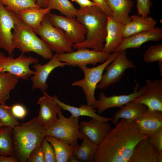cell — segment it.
Segmentation results:
<instances>
[{
    "label": "cell",
    "instance_id": "obj_1",
    "mask_svg": "<svg viewBox=\"0 0 162 162\" xmlns=\"http://www.w3.org/2000/svg\"><path fill=\"white\" fill-rule=\"evenodd\" d=\"M121 119L98 146L94 162H129L136 145L148 137L133 121Z\"/></svg>",
    "mask_w": 162,
    "mask_h": 162
},
{
    "label": "cell",
    "instance_id": "obj_2",
    "mask_svg": "<svg viewBox=\"0 0 162 162\" xmlns=\"http://www.w3.org/2000/svg\"><path fill=\"white\" fill-rule=\"evenodd\" d=\"M76 19L86 28L87 32L85 40L73 44L74 49L91 48L101 52L106 36L108 16L97 5L77 9Z\"/></svg>",
    "mask_w": 162,
    "mask_h": 162
},
{
    "label": "cell",
    "instance_id": "obj_3",
    "mask_svg": "<svg viewBox=\"0 0 162 162\" xmlns=\"http://www.w3.org/2000/svg\"><path fill=\"white\" fill-rule=\"evenodd\" d=\"M43 126L34 118L13 128L12 134L14 155L20 162H26L30 153L42 143L45 137Z\"/></svg>",
    "mask_w": 162,
    "mask_h": 162
},
{
    "label": "cell",
    "instance_id": "obj_4",
    "mask_svg": "<svg viewBox=\"0 0 162 162\" xmlns=\"http://www.w3.org/2000/svg\"><path fill=\"white\" fill-rule=\"evenodd\" d=\"M14 23L13 42L15 48L21 53L33 52L44 59L50 60L53 56L52 51L32 28L25 23L14 12L10 10Z\"/></svg>",
    "mask_w": 162,
    "mask_h": 162
},
{
    "label": "cell",
    "instance_id": "obj_5",
    "mask_svg": "<svg viewBox=\"0 0 162 162\" xmlns=\"http://www.w3.org/2000/svg\"><path fill=\"white\" fill-rule=\"evenodd\" d=\"M61 110L59 106L57 122L51 128L44 130V135L45 136L50 135L63 140L76 148L79 146L78 139L82 140L84 137L79 129V118L72 115L67 118L63 115Z\"/></svg>",
    "mask_w": 162,
    "mask_h": 162
},
{
    "label": "cell",
    "instance_id": "obj_6",
    "mask_svg": "<svg viewBox=\"0 0 162 162\" xmlns=\"http://www.w3.org/2000/svg\"><path fill=\"white\" fill-rule=\"evenodd\" d=\"M48 14L45 16L41 27L36 32L37 34L55 53L61 54L74 52L73 44L63 30L52 25Z\"/></svg>",
    "mask_w": 162,
    "mask_h": 162
},
{
    "label": "cell",
    "instance_id": "obj_7",
    "mask_svg": "<svg viewBox=\"0 0 162 162\" xmlns=\"http://www.w3.org/2000/svg\"><path fill=\"white\" fill-rule=\"evenodd\" d=\"M117 54V52H113L106 61L96 67L88 68L86 66H83L80 67L84 73V77L75 81L72 85L82 88L86 95L87 105L92 106L95 103L96 99L94 92L97 86L101 79L106 67L114 60Z\"/></svg>",
    "mask_w": 162,
    "mask_h": 162
},
{
    "label": "cell",
    "instance_id": "obj_8",
    "mask_svg": "<svg viewBox=\"0 0 162 162\" xmlns=\"http://www.w3.org/2000/svg\"><path fill=\"white\" fill-rule=\"evenodd\" d=\"M38 62V59L30 56H25L23 53L15 58L13 54L6 56L4 53L0 52V73L8 72L18 79L28 80L34 73V71L30 68V65L37 63Z\"/></svg>",
    "mask_w": 162,
    "mask_h": 162
},
{
    "label": "cell",
    "instance_id": "obj_9",
    "mask_svg": "<svg viewBox=\"0 0 162 162\" xmlns=\"http://www.w3.org/2000/svg\"><path fill=\"white\" fill-rule=\"evenodd\" d=\"M126 51L117 52L114 60L106 67V72L102 75L97 86L98 89H106L110 85L116 84L121 80L126 70L135 68L133 62L127 58Z\"/></svg>",
    "mask_w": 162,
    "mask_h": 162
},
{
    "label": "cell",
    "instance_id": "obj_10",
    "mask_svg": "<svg viewBox=\"0 0 162 162\" xmlns=\"http://www.w3.org/2000/svg\"><path fill=\"white\" fill-rule=\"evenodd\" d=\"M77 50L70 52L57 54V57L61 61L66 63V65L80 67L88 64L95 65L99 63H103L111 55L102 51L91 50L87 48Z\"/></svg>",
    "mask_w": 162,
    "mask_h": 162
},
{
    "label": "cell",
    "instance_id": "obj_11",
    "mask_svg": "<svg viewBox=\"0 0 162 162\" xmlns=\"http://www.w3.org/2000/svg\"><path fill=\"white\" fill-rule=\"evenodd\" d=\"M48 15L52 25L63 30L73 44L81 43L85 40L86 29L76 18L50 13Z\"/></svg>",
    "mask_w": 162,
    "mask_h": 162
},
{
    "label": "cell",
    "instance_id": "obj_12",
    "mask_svg": "<svg viewBox=\"0 0 162 162\" xmlns=\"http://www.w3.org/2000/svg\"><path fill=\"white\" fill-rule=\"evenodd\" d=\"M139 88V85L137 83L134 88L133 92L128 95H115L107 97L104 92H100L99 99H96L92 106L97 109L99 114L110 108H120L128 103L134 101L144 93L146 88V86L141 87L138 90Z\"/></svg>",
    "mask_w": 162,
    "mask_h": 162
},
{
    "label": "cell",
    "instance_id": "obj_13",
    "mask_svg": "<svg viewBox=\"0 0 162 162\" xmlns=\"http://www.w3.org/2000/svg\"><path fill=\"white\" fill-rule=\"evenodd\" d=\"M46 64H41L36 63L33 65L34 73L31 77L32 82V89L34 91L39 89L42 92H46L48 85L47 79L50 73L58 67H64L66 65L65 62L60 61L57 57V53H55L53 57Z\"/></svg>",
    "mask_w": 162,
    "mask_h": 162
},
{
    "label": "cell",
    "instance_id": "obj_14",
    "mask_svg": "<svg viewBox=\"0 0 162 162\" xmlns=\"http://www.w3.org/2000/svg\"><path fill=\"white\" fill-rule=\"evenodd\" d=\"M14 23L10 11L0 2V48L6 50L9 56L15 48L12 30Z\"/></svg>",
    "mask_w": 162,
    "mask_h": 162
},
{
    "label": "cell",
    "instance_id": "obj_15",
    "mask_svg": "<svg viewBox=\"0 0 162 162\" xmlns=\"http://www.w3.org/2000/svg\"><path fill=\"white\" fill-rule=\"evenodd\" d=\"M146 90L134 102L146 105L150 110L162 112V80L146 81Z\"/></svg>",
    "mask_w": 162,
    "mask_h": 162
},
{
    "label": "cell",
    "instance_id": "obj_16",
    "mask_svg": "<svg viewBox=\"0 0 162 162\" xmlns=\"http://www.w3.org/2000/svg\"><path fill=\"white\" fill-rule=\"evenodd\" d=\"M42 92L44 96L39 98L38 102L40 109L37 118L44 130H47L52 128L57 122L59 106L46 92Z\"/></svg>",
    "mask_w": 162,
    "mask_h": 162
},
{
    "label": "cell",
    "instance_id": "obj_17",
    "mask_svg": "<svg viewBox=\"0 0 162 162\" xmlns=\"http://www.w3.org/2000/svg\"><path fill=\"white\" fill-rule=\"evenodd\" d=\"M79 129L84 136L98 146L111 130L112 128L107 122L92 118L88 121L81 122Z\"/></svg>",
    "mask_w": 162,
    "mask_h": 162
},
{
    "label": "cell",
    "instance_id": "obj_18",
    "mask_svg": "<svg viewBox=\"0 0 162 162\" xmlns=\"http://www.w3.org/2000/svg\"><path fill=\"white\" fill-rule=\"evenodd\" d=\"M162 39V28L160 27H155L152 30L123 38L114 52L126 50L129 48H138L143 44L148 41H158Z\"/></svg>",
    "mask_w": 162,
    "mask_h": 162
},
{
    "label": "cell",
    "instance_id": "obj_19",
    "mask_svg": "<svg viewBox=\"0 0 162 162\" xmlns=\"http://www.w3.org/2000/svg\"><path fill=\"white\" fill-rule=\"evenodd\" d=\"M133 122L140 133L148 136L162 129V112L148 108Z\"/></svg>",
    "mask_w": 162,
    "mask_h": 162
},
{
    "label": "cell",
    "instance_id": "obj_20",
    "mask_svg": "<svg viewBox=\"0 0 162 162\" xmlns=\"http://www.w3.org/2000/svg\"><path fill=\"white\" fill-rule=\"evenodd\" d=\"M131 20L125 25H122V33L123 38L142 32L154 28L157 23L156 20L152 16L138 15L130 16Z\"/></svg>",
    "mask_w": 162,
    "mask_h": 162
},
{
    "label": "cell",
    "instance_id": "obj_21",
    "mask_svg": "<svg viewBox=\"0 0 162 162\" xmlns=\"http://www.w3.org/2000/svg\"><path fill=\"white\" fill-rule=\"evenodd\" d=\"M158 153L148 136L136 145L129 162H158Z\"/></svg>",
    "mask_w": 162,
    "mask_h": 162
},
{
    "label": "cell",
    "instance_id": "obj_22",
    "mask_svg": "<svg viewBox=\"0 0 162 162\" xmlns=\"http://www.w3.org/2000/svg\"><path fill=\"white\" fill-rule=\"evenodd\" d=\"M111 9L112 18L116 22L125 25L131 20L129 15L134 2L132 0H105Z\"/></svg>",
    "mask_w": 162,
    "mask_h": 162
},
{
    "label": "cell",
    "instance_id": "obj_23",
    "mask_svg": "<svg viewBox=\"0 0 162 162\" xmlns=\"http://www.w3.org/2000/svg\"><path fill=\"white\" fill-rule=\"evenodd\" d=\"M122 25L115 21L111 16H108L106 26L105 43L102 52L108 54L113 52L122 41Z\"/></svg>",
    "mask_w": 162,
    "mask_h": 162
},
{
    "label": "cell",
    "instance_id": "obj_24",
    "mask_svg": "<svg viewBox=\"0 0 162 162\" xmlns=\"http://www.w3.org/2000/svg\"><path fill=\"white\" fill-rule=\"evenodd\" d=\"M49 8L31 7L22 10L16 14L26 24L36 32L41 27L45 16L50 12Z\"/></svg>",
    "mask_w": 162,
    "mask_h": 162
},
{
    "label": "cell",
    "instance_id": "obj_25",
    "mask_svg": "<svg viewBox=\"0 0 162 162\" xmlns=\"http://www.w3.org/2000/svg\"><path fill=\"white\" fill-rule=\"evenodd\" d=\"M56 103L59 105L61 109L64 110L68 111L73 116L78 117L80 116H86L98 120L108 122L112 121V118H106L100 116L96 113V110L92 105L82 104L80 107H76L66 104L60 100L56 96H51Z\"/></svg>",
    "mask_w": 162,
    "mask_h": 162
},
{
    "label": "cell",
    "instance_id": "obj_26",
    "mask_svg": "<svg viewBox=\"0 0 162 162\" xmlns=\"http://www.w3.org/2000/svg\"><path fill=\"white\" fill-rule=\"evenodd\" d=\"M148 109L143 104L134 101L129 102L121 107L112 117V122L116 125L121 118L133 121Z\"/></svg>",
    "mask_w": 162,
    "mask_h": 162
},
{
    "label": "cell",
    "instance_id": "obj_27",
    "mask_svg": "<svg viewBox=\"0 0 162 162\" xmlns=\"http://www.w3.org/2000/svg\"><path fill=\"white\" fill-rule=\"evenodd\" d=\"M45 137L54 149L56 162H67L69 157L73 154L76 148L66 141L54 136L47 135Z\"/></svg>",
    "mask_w": 162,
    "mask_h": 162
},
{
    "label": "cell",
    "instance_id": "obj_28",
    "mask_svg": "<svg viewBox=\"0 0 162 162\" xmlns=\"http://www.w3.org/2000/svg\"><path fill=\"white\" fill-rule=\"evenodd\" d=\"M82 140L81 145L75 148L72 154L80 162H94L98 146L92 142L85 136Z\"/></svg>",
    "mask_w": 162,
    "mask_h": 162
},
{
    "label": "cell",
    "instance_id": "obj_29",
    "mask_svg": "<svg viewBox=\"0 0 162 162\" xmlns=\"http://www.w3.org/2000/svg\"><path fill=\"white\" fill-rule=\"evenodd\" d=\"M18 79L9 73H0V104H5L9 99L10 92L15 88Z\"/></svg>",
    "mask_w": 162,
    "mask_h": 162
},
{
    "label": "cell",
    "instance_id": "obj_30",
    "mask_svg": "<svg viewBox=\"0 0 162 162\" xmlns=\"http://www.w3.org/2000/svg\"><path fill=\"white\" fill-rule=\"evenodd\" d=\"M47 7L56 10L62 15L69 17H75L77 13V9L69 0H50Z\"/></svg>",
    "mask_w": 162,
    "mask_h": 162
},
{
    "label": "cell",
    "instance_id": "obj_31",
    "mask_svg": "<svg viewBox=\"0 0 162 162\" xmlns=\"http://www.w3.org/2000/svg\"><path fill=\"white\" fill-rule=\"evenodd\" d=\"M13 128L3 126L0 129V155H13L12 134Z\"/></svg>",
    "mask_w": 162,
    "mask_h": 162
},
{
    "label": "cell",
    "instance_id": "obj_32",
    "mask_svg": "<svg viewBox=\"0 0 162 162\" xmlns=\"http://www.w3.org/2000/svg\"><path fill=\"white\" fill-rule=\"evenodd\" d=\"M37 0H0V2L8 10L16 14L28 8L39 7L36 4Z\"/></svg>",
    "mask_w": 162,
    "mask_h": 162
},
{
    "label": "cell",
    "instance_id": "obj_33",
    "mask_svg": "<svg viewBox=\"0 0 162 162\" xmlns=\"http://www.w3.org/2000/svg\"><path fill=\"white\" fill-rule=\"evenodd\" d=\"M0 121L4 126L14 128L20 123L13 114L11 106L0 104Z\"/></svg>",
    "mask_w": 162,
    "mask_h": 162
},
{
    "label": "cell",
    "instance_id": "obj_34",
    "mask_svg": "<svg viewBox=\"0 0 162 162\" xmlns=\"http://www.w3.org/2000/svg\"><path fill=\"white\" fill-rule=\"evenodd\" d=\"M143 59L147 63L162 61V44H158L150 46L144 54Z\"/></svg>",
    "mask_w": 162,
    "mask_h": 162
},
{
    "label": "cell",
    "instance_id": "obj_35",
    "mask_svg": "<svg viewBox=\"0 0 162 162\" xmlns=\"http://www.w3.org/2000/svg\"><path fill=\"white\" fill-rule=\"evenodd\" d=\"M42 144L44 154L45 162H56L54 149L51 144L47 140L45 137L44 138Z\"/></svg>",
    "mask_w": 162,
    "mask_h": 162
},
{
    "label": "cell",
    "instance_id": "obj_36",
    "mask_svg": "<svg viewBox=\"0 0 162 162\" xmlns=\"http://www.w3.org/2000/svg\"><path fill=\"white\" fill-rule=\"evenodd\" d=\"M28 162H45L42 143L36 146L32 151L27 159Z\"/></svg>",
    "mask_w": 162,
    "mask_h": 162
},
{
    "label": "cell",
    "instance_id": "obj_37",
    "mask_svg": "<svg viewBox=\"0 0 162 162\" xmlns=\"http://www.w3.org/2000/svg\"><path fill=\"white\" fill-rule=\"evenodd\" d=\"M136 8L138 15L146 16L150 14L152 3L150 0H136Z\"/></svg>",
    "mask_w": 162,
    "mask_h": 162
},
{
    "label": "cell",
    "instance_id": "obj_38",
    "mask_svg": "<svg viewBox=\"0 0 162 162\" xmlns=\"http://www.w3.org/2000/svg\"><path fill=\"white\" fill-rule=\"evenodd\" d=\"M148 138L158 152H162V129L148 136Z\"/></svg>",
    "mask_w": 162,
    "mask_h": 162
},
{
    "label": "cell",
    "instance_id": "obj_39",
    "mask_svg": "<svg viewBox=\"0 0 162 162\" xmlns=\"http://www.w3.org/2000/svg\"><path fill=\"white\" fill-rule=\"evenodd\" d=\"M11 110L14 116L17 118H23L27 112L26 108L22 105L15 104L11 106Z\"/></svg>",
    "mask_w": 162,
    "mask_h": 162
},
{
    "label": "cell",
    "instance_id": "obj_40",
    "mask_svg": "<svg viewBox=\"0 0 162 162\" xmlns=\"http://www.w3.org/2000/svg\"><path fill=\"white\" fill-rule=\"evenodd\" d=\"M95 3L108 15V16H112V12L107 4L105 0H90Z\"/></svg>",
    "mask_w": 162,
    "mask_h": 162
},
{
    "label": "cell",
    "instance_id": "obj_41",
    "mask_svg": "<svg viewBox=\"0 0 162 162\" xmlns=\"http://www.w3.org/2000/svg\"><path fill=\"white\" fill-rule=\"evenodd\" d=\"M75 2L79 5L80 9L97 5L95 3L90 0H76Z\"/></svg>",
    "mask_w": 162,
    "mask_h": 162
},
{
    "label": "cell",
    "instance_id": "obj_42",
    "mask_svg": "<svg viewBox=\"0 0 162 162\" xmlns=\"http://www.w3.org/2000/svg\"><path fill=\"white\" fill-rule=\"evenodd\" d=\"M18 160L14 155L4 156L0 155V162H17Z\"/></svg>",
    "mask_w": 162,
    "mask_h": 162
},
{
    "label": "cell",
    "instance_id": "obj_43",
    "mask_svg": "<svg viewBox=\"0 0 162 162\" xmlns=\"http://www.w3.org/2000/svg\"><path fill=\"white\" fill-rule=\"evenodd\" d=\"M50 0H37L36 4L39 6L44 8H47Z\"/></svg>",
    "mask_w": 162,
    "mask_h": 162
},
{
    "label": "cell",
    "instance_id": "obj_44",
    "mask_svg": "<svg viewBox=\"0 0 162 162\" xmlns=\"http://www.w3.org/2000/svg\"><path fill=\"white\" fill-rule=\"evenodd\" d=\"M80 162L78 159L73 154L70 155L68 160L67 162Z\"/></svg>",
    "mask_w": 162,
    "mask_h": 162
},
{
    "label": "cell",
    "instance_id": "obj_45",
    "mask_svg": "<svg viewBox=\"0 0 162 162\" xmlns=\"http://www.w3.org/2000/svg\"><path fill=\"white\" fill-rule=\"evenodd\" d=\"M158 62V66L160 69V76L162 77V61Z\"/></svg>",
    "mask_w": 162,
    "mask_h": 162
},
{
    "label": "cell",
    "instance_id": "obj_46",
    "mask_svg": "<svg viewBox=\"0 0 162 162\" xmlns=\"http://www.w3.org/2000/svg\"><path fill=\"white\" fill-rule=\"evenodd\" d=\"M162 162V152H159L158 162Z\"/></svg>",
    "mask_w": 162,
    "mask_h": 162
},
{
    "label": "cell",
    "instance_id": "obj_47",
    "mask_svg": "<svg viewBox=\"0 0 162 162\" xmlns=\"http://www.w3.org/2000/svg\"><path fill=\"white\" fill-rule=\"evenodd\" d=\"M3 126V124H2L1 121H0V129H1Z\"/></svg>",
    "mask_w": 162,
    "mask_h": 162
},
{
    "label": "cell",
    "instance_id": "obj_48",
    "mask_svg": "<svg viewBox=\"0 0 162 162\" xmlns=\"http://www.w3.org/2000/svg\"><path fill=\"white\" fill-rule=\"evenodd\" d=\"M72 1L75 2L76 0H71Z\"/></svg>",
    "mask_w": 162,
    "mask_h": 162
}]
</instances>
